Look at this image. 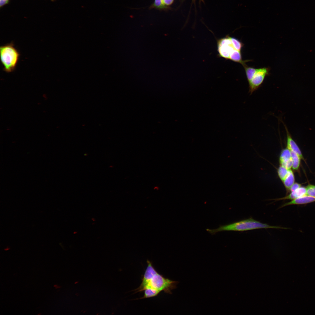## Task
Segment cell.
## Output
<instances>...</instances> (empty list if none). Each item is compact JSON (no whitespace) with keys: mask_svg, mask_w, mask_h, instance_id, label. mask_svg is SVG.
Instances as JSON below:
<instances>
[{"mask_svg":"<svg viewBox=\"0 0 315 315\" xmlns=\"http://www.w3.org/2000/svg\"><path fill=\"white\" fill-rule=\"evenodd\" d=\"M147 266L141 283L138 288L134 290L136 291V293L142 291L147 288H151L171 294V290L176 287L178 282L165 278L160 274L150 260H147Z\"/></svg>","mask_w":315,"mask_h":315,"instance_id":"obj_1","label":"cell"},{"mask_svg":"<svg viewBox=\"0 0 315 315\" xmlns=\"http://www.w3.org/2000/svg\"><path fill=\"white\" fill-rule=\"evenodd\" d=\"M267 228L287 229L286 228L270 225L250 218L228 224L220 225L217 228L207 229L206 230L211 235H214L218 232L225 231H244Z\"/></svg>","mask_w":315,"mask_h":315,"instance_id":"obj_2","label":"cell"},{"mask_svg":"<svg viewBox=\"0 0 315 315\" xmlns=\"http://www.w3.org/2000/svg\"><path fill=\"white\" fill-rule=\"evenodd\" d=\"M1 62L3 70L7 73L14 71L19 59L20 54L13 42L0 47Z\"/></svg>","mask_w":315,"mask_h":315,"instance_id":"obj_3","label":"cell"},{"mask_svg":"<svg viewBox=\"0 0 315 315\" xmlns=\"http://www.w3.org/2000/svg\"><path fill=\"white\" fill-rule=\"evenodd\" d=\"M229 36L221 38L217 41V48L219 56L226 59H229L230 55L235 50Z\"/></svg>","mask_w":315,"mask_h":315,"instance_id":"obj_4","label":"cell"},{"mask_svg":"<svg viewBox=\"0 0 315 315\" xmlns=\"http://www.w3.org/2000/svg\"><path fill=\"white\" fill-rule=\"evenodd\" d=\"M270 69L267 67L257 69L252 79L249 82V92L252 94L261 85L265 77L269 74Z\"/></svg>","mask_w":315,"mask_h":315,"instance_id":"obj_5","label":"cell"},{"mask_svg":"<svg viewBox=\"0 0 315 315\" xmlns=\"http://www.w3.org/2000/svg\"><path fill=\"white\" fill-rule=\"evenodd\" d=\"M280 165L288 169L292 168L293 160L290 150L287 148L283 150L279 158Z\"/></svg>","mask_w":315,"mask_h":315,"instance_id":"obj_6","label":"cell"},{"mask_svg":"<svg viewBox=\"0 0 315 315\" xmlns=\"http://www.w3.org/2000/svg\"><path fill=\"white\" fill-rule=\"evenodd\" d=\"M287 135V148L298 154L301 159L304 160L302 153L297 144L292 138L286 126L284 123Z\"/></svg>","mask_w":315,"mask_h":315,"instance_id":"obj_7","label":"cell"},{"mask_svg":"<svg viewBox=\"0 0 315 315\" xmlns=\"http://www.w3.org/2000/svg\"><path fill=\"white\" fill-rule=\"evenodd\" d=\"M315 202V197L306 195L298 197L291 201L286 203L281 207H284L292 205H302L313 202Z\"/></svg>","mask_w":315,"mask_h":315,"instance_id":"obj_8","label":"cell"},{"mask_svg":"<svg viewBox=\"0 0 315 315\" xmlns=\"http://www.w3.org/2000/svg\"><path fill=\"white\" fill-rule=\"evenodd\" d=\"M306 195H307L306 188L301 186L296 190L291 192L290 193L285 197L273 200L276 201L285 200H292Z\"/></svg>","mask_w":315,"mask_h":315,"instance_id":"obj_9","label":"cell"},{"mask_svg":"<svg viewBox=\"0 0 315 315\" xmlns=\"http://www.w3.org/2000/svg\"><path fill=\"white\" fill-rule=\"evenodd\" d=\"M229 60L234 62L241 64L244 66L246 63L249 60H242L241 52L236 50H234L230 54Z\"/></svg>","mask_w":315,"mask_h":315,"instance_id":"obj_10","label":"cell"},{"mask_svg":"<svg viewBox=\"0 0 315 315\" xmlns=\"http://www.w3.org/2000/svg\"><path fill=\"white\" fill-rule=\"evenodd\" d=\"M295 177L294 173L291 169H288L286 177L283 181L284 185L287 190H289L291 186L295 183Z\"/></svg>","mask_w":315,"mask_h":315,"instance_id":"obj_11","label":"cell"},{"mask_svg":"<svg viewBox=\"0 0 315 315\" xmlns=\"http://www.w3.org/2000/svg\"><path fill=\"white\" fill-rule=\"evenodd\" d=\"M290 151L293 160L292 168L294 170L298 171L300 166L301 158L296 153L292 151Z\"/></svg>","mask_w":315,"mask_h":315,"instance_id":"obj_12","label":"cell"},{"mask_svg":"<svg viewBox=\"0 0 315 315\" xmlns=\"http://www.w3.org/2000/svg\"><path fill=\"white\" fill-rule=\"evenodd\" d=\"M143 296L139 299H145L157 296L161 292L160 291L151 288H147L144 290Z\"/></svg>","mask_w":315,"mask_h":315,"instance_id":"obj_13","label":"cell"},{"mask_svg":"<svg viewBox=\"0 0 315 315\" xmlns=\"http://www.w3.org/2000/svg\"><path fill=\"white\" fill-rule=\"evenodd\" d=\"M244 67L245 69L247 80L249 82L250 81L253 77L256 72L257 69H256L250 66H248L246 65H245Z\"/></svg>","mask_w":315,"mask_h":315,"instance_id":"obj_14","label":"cell"},{"mask_svg":"<svg viewBox=\"0 0 315 315\" xmlns=\"http://www.w3.org/2000/svg\"><path fill=\"white\" fill-rule=\"evenodd\" d=\"M149 9L155 8L160 10H167L169 9L164 6L162 2V0H154V2L149 7Z\"/></svg>","mask_w":315,"mask_h":315,"instance_id":"obj_15","label":"cell"},{"mask_svg":"<svg viewBox=\"0 0 315 315\" xmlns=\"http://www.w3.org/2000/svg\"><path fill=\"white\" fill-rule=\"evenodd\" d=\"M230 38L233 46L235 48L241 52L244 46L243 43L236 38L231 37Z\"/></svg>","mask_w":315,"mask_h":315,"instance_id":"obj_16","label":"cell"},{"mask_svg":"<svg viewBox=\"0 0 315 315\" xmlns=\"http://www.w3.org/2000/svg\"><path fill=\"white\" fill-rule=\"evenodd\" d=\"M288 169L280 165L278 169V176L280 179L283 181L286 177L288 173Z\"/></svg>","mask_w":315,"mask_h":315,"instance_id":"obj_17","label":"cell"},{"mask_svg":"<svg viewBox=\"0 0 315 315\" xmlns=\"http://www.w3.org/2000/svg\"><path fill=\"white\" fill-rule=\"evenodd\" d=\"M306 188L307 195L315 197V186L309 184Z\"/></svg>","mask_w":315,"mask_h":315,"instance_id":"obj_18","label":"cell"},{"mask_svg":"<svg viewBox=\"0 0 315 315\" xmlns=\"http://www.w3.org/2000/svg\"><path fill=\"white\" fill-rule=\"evenodd\" d=\"M174 0H162V3L165 7L170 9V6L172 5Z\"/></svg>","mask_w":315,"mask_h":315,"instance_id":"obj_19","label":"cell"},{"mask_svg":"<svg viewBox=\"0 0 315 315\" xmlns=\"http://www.w3.org/2000/svg\"><path fill=\"white\" fill-rule=\"evenodd\" d=\"M301 186V184L295 183L291 186L289 190L290 191V192H292L300 188Z\"/></svg>","mask_w":315,"mask_h":315,"instance_id":"obj_20","label":"cell"},{"mask_svg":"<svg viewBox=\"0 0 315 315\" xmlns=\"http://www.w3.org/2000/svg\"><path fill=\"white\" fill-rule=\"evenodd\" d=\"M8 1L9 0H0V7L7 4Z\"/></svg>","mask_w":315,"mask_h":315,"instance_id":"obj_21","label":"cell"},{"mask_svg":"<svg viewBox=\"0 0 315 315\" xmlns=\"http://www.w3.org/2000/svg\"><path fill=\"white\" fill-rule=\"evenodd\" d=\"M52 0V1H54V0Z\"/></svg>","mask_w":315,"mask_h":315,"instance_id":"obj_22","label":"cell"},{"mask_svg":"<svg viewBox=\"0 0 315 315\" xmlns=\"http://www.w3.org/2000/svg\"><path fill=\"white\" fill-rule=\"evenodd\" d=\"M202 0V1H203V0Z\"/></svg>","mask_w":315,"mask_h":315,"instance_id":"obj_23","label":"cell"}]
</instances>
